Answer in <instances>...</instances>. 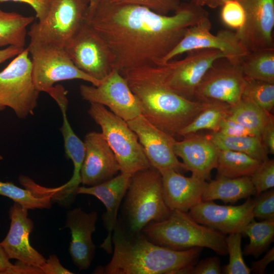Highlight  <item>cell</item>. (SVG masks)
<instances>
[{
    "instance_id": "cell-1",
    "label": "cell",
    "mask_w": 274,
    "mask_h": 274,
    "mask_svg": "<svg viewBox=\"0 0 274 274\" xmlns=\"http://www.w3.org/2000/svg\"><path fill=\"white\" fill-rule=\"evenodd\" d=\"M209 17L203 7L190 1L172 15L139 5L113 2L98 5L86 21L107 42L120 72L157 64L190 26Z\"/></svg>"
},
{
    "instance_id": "cell-2",
    "label": "cell",
    "mask_w": 274,
    "mask_h": 274,
    "mask_svg": "<svg viewBox=\"0 0 274 274\" xmlns=\"http://www.w3.org/2000/svg\"><path fill=\"white\" fill-rule=\"evenodd\" d=\"M113 256L98 274H190L202 248L177 250L156 245L141 232L129 230L118 219L112 235Z\"/></svg>"
},
{
    "instance_id": "cell-3",
    "label": "cell",
    "mask_w": 274,
    "mask_h": 274,
    "mask_svg": "<svg viewBox=\"0 0 274 274\" xmlns=\"http://www.w3.org/2000/svg\"><path fill=\"white\" fill-rule=\"evenodd\" d=\"M137 98L141 114L150 123L170 134L180 135L209 105V101L191 100L172 90L164 82L157 65L120 72Z\"/></svg>"
},
{
    "instance_id": "cell-4",
    "label": "cell",
    "mask_w": 274,
    "mask_h": 274,
    "mask_svg": "<svg viewBox=\"0 0 274 274\" xmlns=\"http://www.w3.org/2000/svg\"><path fill=\"white\" fill-rule=\"evenodd\" d=\"M142 233L153 243L174 250L208 248L227 254L225 235L197 222L188 212L172 211L166 219L149 223Z\"/></svg>"
},
{
    "instance_id": "cell-5",
    "label": "cell",
    "mask_w": 274,
    "mask_h": 274,
    "mask_svg": "<svg viewBox=\"0 0 274 274\" xmlns=\"http://www.w3.org/2000/svg\"><path fill=\"white\" fill-rule=\"evenodd\" d=\"M124 198V224L132 232H141L149 223L163 220L171 212L164 199L161 175L152 167L132 175Z\"/></svg>"
},
{
    "instance_id": "cell-6",
    "label": "cell",
    "mask_w": 274,
    "mask_h": 274,
    "mask_svg": "<svg viewBox=\"0 0 274 274\" xmlns=\"http://www.w3.org/2000/svg\"><path fill=\"white\" fill-rule=\"evenodd\" d=\"M90 104L88 113L100 127L102 134L116 157L120 172L133 175L151 167L136 134L127 121L104 106Z\"/></svg>"
},
{
    "instance_id": "cell-7",
    "label": "cell",
    "mask_w": 274,
    "mask_h": 274,
    "mask_svg": "<svg viewBox=\"0 0 274 274\" xmlns=\"http://www.w3.org/2000/svg\"><path fill=\"white\" fill-rule=\"evenodd\" d=\"M28 48L0 72V111L13 110L20 119L32 115L40 92L36 88Z\"/></svg>"
},
{
    "instance_id": "cell-8",
    "label": "cell",
    "mask_w": 274,
    "mask_h": 274,
    "mask_svg": "<svg viewBox=\"0 0 274 274\" xmlns=\"http://www.w3.org/2000/svg\"><path fill=\"white\" fill-rule=\"evenodd\" d=\"M89 0H50L45 18L32 23L27 32L30 43L64 47L86 21Z\"/></svg>"
},
{
    "instance_id": "cell-9",
    "label": "cell",
    "mask_w": 274,
    "mask_h": 274,
    "mask_svg": "<svg viewBox=\"0 0 274 274\" xmlns=\"http://www.w3.org/2000/svg\"><path fill=\"white\" fill-rule=\"evenodd\" d=\"M32 75L36 88L46 92L58 82L79 79L98 86L101 81L87 75L73 63L64 47L51 43H29Z\"/></svg>"
},
{
    "instance_id": "cell-10",
    "label": "cell",
    "mask_w": 274,
    "mask_h": 274,
    "mask_svg": "<svg viewBox=\"0 0 274 274\" xmlns=\"http://www.w3.org/2000/svg\"><path fill=\"white\" fill-rule=\"evenodd\" d=\"M63 47L77 68L97 80L102 81L114 68L115 56L111 49L86 21Z\"/></svg>"
},
{
    "instance_id": "cell-11",
    "label": "cell",
    "mask_w": 274,
    "mask_h": 274,
    "mask_svg": "<svg viewBox=\"0 0 274 274\" xmlns=\"http://www.w3.org/2000/svg\"><path fill=\"white\" fill-rule=\"evenodd\" d=\"M187 53L182 59L156 65L168 88L185 98L196 100V89L206 72L217 60L225 56L212 49L194 50Z\"/></svg>"
},
{
    "instance_id": "cell-12",
    "label": "cell",
    "mask_w": 274,
    "mask_h": 274,
    "mask_svg": "<svg viewBox=\"0 0 274 274\" xmlns=\"http://www.w3.org/2000/svg\"><path fill=\"white\" fill-rule=\"evenodd\" d=\"M212 23L209 17L188 28L176 46L157 64L165 63L176 56L197 49H212L222 52L225 58L240 64L249 51L237 38L235 31L221 29L216 35L210 31Z\"/></svg>"
},
{
    "instance_id": "cell-13",
    "label": "cell",
    "mask_w": 274,
    "mask_h": 274,
    "mask_svg": "<svg viewBox=\"0 0 274 274\" xmlns=\"http://www.w3.org/2000/svg\"><path fill=\"white\" fill-rule=\"evenodd\" d=\"M82 98L107 107L126 121L141 114L139 102L120 72L114 68L98 86L81 85Z\"/></svg>"
},
{
    "instance_id": "cell-14",
    "label": "cell",
    "mask_w": 274,
    "mask_h": 274,
    "mask_svg": "<svg viewBox=\"0 0 274 274\" xmlns=\"http://www.w3.org/2000/svg\"><path fill=\"white\" fill-rule=\"evenodd\" d=\"M245 84L240 64L221 58L206 72L196 89L195 99L219 101L232 107L241 100Z\"/></svg>"
},
{
    "instance_id": "cell-15",
    "label": "cell",
    "mask_w": 274,
    "mask_h": 274,
    "mask_svg": "<svg viewBox=\"0 0 274 274\" xmlns=\"http://www.w3.org/2000/svg\"><path fill=\"white\" fill-rule=\"evenodd\" d=\"M127 123L136 134L151 167L160 174L167 170L180 173L186 170L175 154L176 140L174 136L152 124L142 114Z\"/></svg>"
},
{
    "instance_id": "cell-16",
    "label": "cell",
    "mask_w": 274,
    "mask_h": 274,
    "mask_svg": "<svg viewBox=\"0 0 274 274\" xmlns=\"http://www.w3.org/2000/svg\"><path fill=\"white\" fill-rule=\"evenodd\" d=\"M245 12L243 27L235 31L249 52L274 48V0H238Z\"/></svg>"
},
{
    "instance_id": "cell-17",
    "label": "cell",
    "mask_w": 274,
    "mask_h": 274,
    "mask_svg": "<svg viewBox=\"0 0 274 274\" xmlns=\"http://www.w3.org/2000/svg\"><path fill=\"white\" fill-rule=\"evenodd\" d=\"M253 207L254 199L250 196L238 206H222L212 200L202 201L188 213L199 224L226 235L243 233L245 227L254 219Z\"/></svg>"
},
{
    "instance_id": "cell-18",
    "label": "cell",
    "mask_w": 274,
    "mask_h": 274,
    "mask_svg": "<svg viewBox=\"0 0 274 274\" xmlns=\"http://www.w3.org/2000/svg\"><path fill=\"white\" fill-rule=\"evenodd\" d=\"M84 143L85 153L80 173L83 185L100 184L120 172L116 157L101 132L87 133Z\"/></svg>"
},
{
    "instance_id": "cell-19",
    "label": "cell",
    "mask_w": 274,
    "mask_h": 274,
    "mask_svg": "<svg viewBox=\"0 0 274 274\" xmlns=\"http://www.w3.org/2000/svg\"><path fill=\"white\" fill-rule=\"evenodd\" d=\"M9 230L0 243L10 259L41 268L46 259L33 248L29 242L33 224L28 217V210L14 202L9 210Z\"/></svg>"
},
{
    "instance_id": "cell-20",
    "label": "cell",
    "mask_w": 274,
    "mask_h": 274,
    "mask_svg": "<svg viewBox=\"0 0 274 274\" xmlns=\"http://www.w3.org/2000/svg\"><path fill=\"white\" fill-rule=\"evenodd\" d=\"M132 175L120 172L112 178L92 186H79L75 194L94 196L102 202L106 212L102 215V221L108 234L100 247L107 253L113 252L112 235L117 224V214L121 202L124 197Z\"/></svg>"
},
{
    "instance_id": "cell-21",
    "label": "cell",
    "mask_w": 274,
    "mask_h": 274,
    "mask_svg": "<svg viewBox=\"0 0 274 274\" xmlns=\"http://www.w3.org/2000/svg\"><path fill=\"white\" fill-rule=\"evenodd\" d=\"M97 213H86L77 208L68 211L64 227L70 229L69 253L74 264L80 269L89 268L95 254L92 235L96 230Z\"/></svg>"
},
{
    "instance_id": "cell-22",
    "label": "cell",
    "mask_w": 274,
    "mask_h": 274,
    "mask_svg": "<svg viewBox=\"0 0 274 274\" xmlns=\"http://www.w3.org/2000/svg\"><path fill=\"white\" fill-rule=\"evenodd\" d=\"M183 136L182 141L175 143V155L192 176L210 180L211 172L217 167L219 149L207 135L193 133Z\"/></svg>"
},
{
    "instance_id": "cell-23",
    "label": "cell",
    "mask_w": 274,
    "mask_h": 274,
    "mask_svg": "<svg viewBox=\"0 0 274 274\" xmlns=\"http://www.w3.org/2000/svg\"><path fill=\"white\" fill-rule=\"evenodd\" d=\"M165 202L172 211L188 212L202 201L207 181L191 175L186 177L174 170L161 174Z\"/></svg>"
},
{
    "instance_id": "cell-24",
    "label": "cell",
    "mask_w": 274,
    "mask_h": 274,
    "mask_svg": "<svg viewBox=\"0 0 274 274\" xmlns=\"http://www.w3.org/2000/svg\"><path fill=\"white\" fill-rule=\"evenodd\" d=\"M47 93L57 102L62 115V124L60 130L63 139L65 154L74 165L73 176L63 185V191L67 195H73L81 183L80 173L85 153V145L74 132L68 120L66 112L68 101L64 88L60 85H56Z\"/></svg>"
},
{
    "instance_id": "cell-25",
    "label": "cell",
    "mask_w": 274,
    "mask_h": 274,
    "mask_svg": "<svg viewBox=\"0 0 274 274\" xmlns=\"http://www.w3.org/2000/svg\"><path fill=\"white\" fill-rule=\"evenodd\" d=\"M256 195L250 177L235 178L217 177L208 182L202 195V201L221 200L234 203L243 198Z\"/></svg>"
},
{
    "instance_id": "cell-26",
    "label": "cell",
    "mask_w": 274,
    "mask_h": 274,
    "mask_svg": "<svg viewBox=\"0 0 274 274\" xmlns=\"http://www.w3.org/2000/svg\"><path fill=\"white\" fill-rule=\"evenodd\" d=\"M262 162L243 153L219 150L217 177H251Z\"/></svg>"
},
{
    "instance_id": "cell-27",
    "label": "cell",
    "mask_w": 274,
    "mask_h": 274,
    "mask_svg": "<svg viewBox=\"0 0 274 274\" xmlns=\"http://www.w3.org/2000/svg\"><path fill=\"white\" fill-rule=\"evenodd\" d=\"M207 136L219 150L243 153L261 161L268 159V153L259 136H228L212 131Z\"/></svg>"
},
{
    "instance_id": "cell-28",
    "label": "cell",
    "mask_w": 274,
    "mask_h": 274,
    "mask_svg": "<svg viewBox=\"0 0 274 274\" xmlns=\"http://www.w3.org/2000/svg\"><path fill=\"white\" fill-rule=\"evenodd\" d=\"M34 19L33 16L5 12L0 6V47L13 46L24 48L26 28Z\"/></svg>"
},
{
    "instance_id": "cell-29",
    "label": "cell",
    "mask_w": 274,
    "mask_h": 274,
    "mask_svg": "<svg viewBox=\"0 0 274 274\" xmlns=\"http://www.w3.org/2000/svg\"><path fill=\"white\" fill-rule=\"evenodd\" d=\"M240 65L246 78L274 84V48L249 52Z\"/></svg>"
},
{
    "instance_id": "cell-30",
    "label": "cell",
    "mask_w": 274,
    "mask_h": 274,
    "mask_svg": "<svg viewBox=\"0 0 274 274\" xmlns=\"http://www.w3.org/2000/svg\"><path fill=\"white\" fill-rule=\"evenodd\" d=\"M272 116L271 113L265 111L253 102L241 98L238 102L230 107L227 117L260 137Z\"/></svg>"
},
{
    "instance_id": "cell-31",
    "label": "cell",
    "mask_w": 274,
    "mask_h": 274,
    "mask_svg": "<svg viewBox=\"0 0 274 274\" xmlns=\"http://www.w3.org/2000/svg\"><path fill=\"white\" fill-rule=\"evenodd\" d=\"M242 234L250 239L249 243L245 247L243 254L257 258L273 241L274 219L260 222H256L254 219L245 227Z\"/></svg>"
},
{
    "instance_id": "cell-32",
    "label": "cell",
    "mask_w": 274,
    "mask_h": 274,
    "mask_svg": "<svg viewBox=\"0 0 274 274\" xmlns=\"http://www.w3.org/2000/svg\"><path fill=\"white\" fill-rule=\"evenodd\" d=\"M230 107L223 102L209 101L208 106L181 131L180 135L196 133L204 129L217 132L222 120L227 116Z\"/></svg>"
},
{
    "instance_id": "cell-33",
    "label": "cell",
    "mask_w": 274,
    "mask_h": 274,
    "mask_svg": "<svg viewBox=\"0 0 274 274\" xmlns=\"http://www.w3.org/2000/svg\"><path fill=\"white\" fill-rule=\"evenodd\" d=\"M0 195L11 199L27 210L48 209L51 207L50 196L39 195L26 188L19 187L12 182L0 181Z\"/></svg>"
},
{
    "instance_id": "cell-34",
    "label": "cell",
    "mask_w": 274,
    "mask_h": 274,
    "mask_svg": "<svg viewBox=\"0 0 274 274\" xmlns=\"http://www.w3.org/2000/svg\"><path fill=\"white\" fill-rule=\"evenodd\" d=\"M242 98L271 113L274 107V84L246 78Z\"/></svg>"
},
{
    "instance_id": "cell-35",
    "label": "cell",
    "mask_w": 274,
    "mask_h": 274,
    "mask_svg": "<svg viewBox=\"0 0 274 274\" xmlns=\"http://www.w3.org/2000/svg\"><path fill=\"white\" fill-rule=\"evenodd\" d=\"M242 233H232L226 237L227 254L229 261L224 268V273L226 274H249L251 272L244 262L243 253L241 248Z\"/></svg>"
},
{
    "instance_id": "cell-36",
    "label": "cell",
    "mask_w": 274,
    "mask_h": 274,
    "mask_svg": "<svg viewBox=\"0 0 274 274\" xmlns=\"http://www.w3.org/2000/svg\"><path fill=\"white\" fill-rule=\"evenodd\" d=\"M220 18L225 26L236 31L244 24L245 10L238 0H226L221 6Z\"/></svg>"
},
{
    "instance_id": "cell-37",
    "label": "cell",
    "mask_w": 274,
    "mask_h": 274,
    "mask_svg": "<svg viewBox=\"0 0 274 274\" xmlns=\"http://www.w3.org/2000/svg\"><path fill=\"white\" fill-rule=\"evenodd\" d=\"M256 195L274 187V160L263 161L250 177ZM255 195V196H256Z\"/></svg>"
},
{
    "instance_id": "cell-38",
    "label": "cell",
    "mask_w": 274,
    "mask_h": 274,
    "mask_svg": "<svg viewBox=\"0 0 274 274\" xmlns=\"http://www.w3.org/2000/svg\"><path fill=\"white\" fill-rule=\"evenodd\" d=\"M253 213L254 218L262 220L274 219V190L270 189L256 195Z\"/></svg>"
},
{
    "instance_id": "cell-39",
    "label": "cell",
    "mask_w": 274,
    "mask_h": 274,
    "mask_svg": "<svg viewBox=\"0 0 274 274\" xmlns=\"http://www.w3.org/2000/svg\"><path fill=\"white\" fill-rule=\"evenodd\" d=\"M116 2L143 6L163 15L174 13L181 4V0H117Z\"/></svg>"
},
{
    "instance_id": "cell-40",
    "label": "cell",
    "mask_w": 274,
    "mask_h": 274,
    "mask_svg": "<svg viewBox=\"0 0 274 274\" xmlns=\"http://www.w3.org/2000/svg\"><path fill=\"white\" fill-rule=\"evenodd\" d=\"M217 132L228 136H257L250 129L227 117L222 120Z\"/></svg>"
},
{
    "instance_id": "cell-41",
    "label": "cell",
    "mask_w": 274,
    "mask_h": 274,
    "mask_svg": "<svg viewBox=\"0 0 274 274\" xmlns=\"http://www.w3.org/2000/svg\"><path fill=\"white\" fill-rule=\"evenodd\" d=\"M222 268L218 257H208L200 261L193 267L191 274H220Z\"/></svg>"
},
{
    "instance_id": "cell-42",
    "label": "cell",
    "mask_w": 274,
    "mask_h": 274,
    "mask_svg": "<svg viewBox=\"0 0 274 274\" xmlns=\"http://www.w3.org/2000/svg\"><path fill=\"white\" fill-rule=\"evenodd\" d=\"M7 2H18L29 5L35 11L36 16L39 21L45 18L50 4V0H0V3Z\"/></svg>"
},
{
    "instance_id": "cell-43",
    "label": "cell",
    "mask_w": 274,
    "mask_h": 274,
    "mask_svg": "<svg viewBox=\"0 0 274 274\" xmlns=\"http://www.w3.org/2000/svg\"><path fill=\"white\" fill-rule=\"evenodd\" d=\"M260 139L268 153L274 154V118L270 117L260 134Z\"/></svg>"
},
{
    "instance_id": "cell-44",
    "label": "cell",
    "mask_w": 274,
    "mask_h": 274,
    "mask_svg": "<svg viewBox=\"0 0 274 274\" xmlns=\"http://www.w3.org/2000/svg\"><path fill=\"white\" fill-rule=\"evenodd\" d=\"M43 274H71L72 271L63 267L55 255H51L41 267Z\"/></svg>"
},
{
    "instance_id": "cell-45",
    "label": "cell",
    "mask_w": 274,
    "mask_h": 274,
    "mask_svg": "<svg viewBox=\"0 0 274 274\" xmlns=\"http://www.w3.org/2000/svg\"><path fill=\"white\" fill-rule=\"evenodd\" d=\"M273 260L274 248L272 247L267 252L263 258L251 263V272H253L254 273H263L267 266Z\"/></svg>"
},
{
    "instance_id": "cell-46",
    "label": "cell",
    "mask_w": 274,
    "mask_h": 274,
    "mask_svg": "<svg viewBox=\"0 0 274 274\" xmlns=\"http://www.w3.org/2000/svg\"><path fill=\"white\" fill-rule=\"evenodd\" d=\"M24 48L10 46L0 50V64L21 53Z\"/></svg>"
},
{
    "instance_id": "cell-47",
    "label": "cell",
    "mask_w": 274,
    "mask_h": 274,
    "mask_svg": "<svg viewBox=\"0 0 274 274\" xmlns=\"http://www.w3.org/2000/svg\"><path fill=\"white\" fill-rule=\"evenodd\" d=\"M13 266L3 247L0 244V273H6Z\"/></svg>"
},
{
    "instance_id": "cell-48",
    "label": "cell",
    "mask_w": 274,
    "mask_h": 274,
    "mask_svg": "<svg viewBox=\"0 0 274 274\" xmlns=\"http://www.w3.org/2000/svg\"><path fill=\"white\" fill-rule=\"evenodd\" d=\"M226 0H190L194 4L203 7L207 6L210 8L221 7Z\"/></svg>"
},
{
    "instance_id": "cell-49",
    "label": "cell",
    "mask_w": 274,
    "mask_h": 274,
    "mask_svg": "<svg viewBox=\"0 0 274 274\" xmlns=\"http://www.w3.org/2000/svg\"><path fill=\"white\" fill-rule=\"evenodd\" d=\"M117 0H89V7L88 15L91 14L99 5L116 2Z\"/></svg>"
},
{
    "instance_id": "cell-50",
    "label": "cell",
    "mask_w": 274,
    "mask_h": 274,
    "mask_svg": "<svg viewBox=\"0 0 274 274\" xmlns=\"http://www.w3.org/2000/svg\"><path fill=\"white\" fill-rule=\"evenodd\" d=\"M3 159V156H2V155H0V161H1V160H2Z\"/></svg>"
},
{
    "instance_id": "cell-51",
    "label": "cell",
    "mask_w": 274,
    "mask_h": 274,
    "mask_svg": "<svg viewBox=\"0 0 274 274\" xmlns=\"http://www.w3.org/2000/svg\"><path fill=\"white\" fill-rule=\"evenodd\" d=\"M184 1H190V0H184Z\"/></svg>"
}]
</instances>
